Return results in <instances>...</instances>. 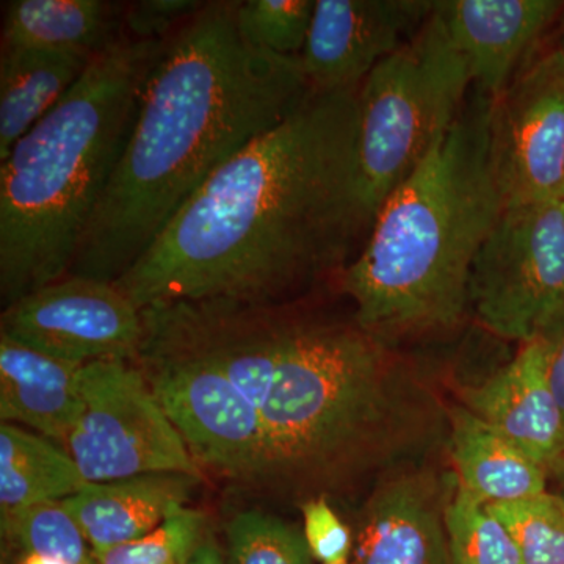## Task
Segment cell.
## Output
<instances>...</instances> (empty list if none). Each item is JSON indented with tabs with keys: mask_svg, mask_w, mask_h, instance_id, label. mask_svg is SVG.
Listing matches in <instances>:
<instances>
[{
	"mask_svg": "<svg viewBox=\"0 0 564 564\" xmlns=\"http://www.w3.org/2000/svg\"><path fill=\"white\" fill-rule=\"evenodd\" d=\"M333 564H352L351 562L333 563Z\"/></svg>",
	"mask_w": 564,
	"mask_h": 564,
	"instance_id": "cell-34",
	"label": "cell"
},
{
	"mask_svg": "<svg viewBox=\"0 0 564 564\" xmlns=\"http://www.w3.org/2000/svg\"><path fill=\"white\" fill-rule=\"evenodd\" d=\"M228 564H314L303 529L280 516L245 510L226 525Z\"/></svg>",
	"mask_w": 564,
	"mask_h": 564,
	"instance_id": "cell-23",
	"label": "cell"
},
{
	"mask_svg": "<svg viewBox=\"0 0 564 564\" xmlns=\"http://www.w3.org/2000/svg\"><path fill=\"white\" fill-rule=\"evenodd\" d=\"M448 433L458 484L481 502H516L547 492V469L462 403L448 408Z\"/></svg>",
	"mask_w": 564,
	"mask_h": 564,
	"instance_id": "cell-18",
	"label": "cell"
},
{
	"mask_svg": "<svg viewBox=\"0 0 564 564\" xmlns=\"http://www.w3.org/2000/svg\"><path fill=\"white\" fill-rule=\"evenodd\" d=\"M122 11L102 0H13L3 17L2 51L98 55L124 36Z\"/></svg>",
	"mask_w": 564,
	"mask_h": 564,
	"instance_id": "cell-19",
	"label": "cell"
},
{
	"mask_svg": "<svg viewBox=\"0 0 564 564\" xmlns=\"http://www.w3.org/2000/svg\"><path fill=\"white\" fill-rule=\"evenodd\" d=\"M492 99L477 88L414 173L386 199L340 289L366 332L397 340L454 329L469 311L475 256L505 209L492 161Z\"/></svg>",
	"mask_w": 564,
	"mask_h": 564,
	"instance_id": "cell-4",
	"label": "cell"
},
{
	"mask_svg": "<svg viewBox=\"0 0 564 564\" xmlns=\"http://www.w3.org/2000/svg\"><path fill=\"white\" fill-rule=\"evenodd\" d=\"M433 0H315L300 58L315 93L355 90L406 46L432 17Z\"/></svg>",
	"mask_w": 564,
	"mask_h": 564,
	"instance_id": "cell-12",
	"label": "cell"
},
{
	"mask_svg": "<svg viewBox=\"0 0 564 564\" xmlns=\"http://www.w3.org/2000/svg\"><path fill=\"white\" fill-rule=\"evenodd\" d=\"M315 0H247L239 3L237 24L251 46L300 57L310 35Z\"/></svg>",
	"mask_w": 564,
	"mask_h": 564,
	"instance_id": "cell-25",
	"label": "cell"
},
{
	"mask_svg": "<svg viewBox=\"0 0 564 564\" xmlns=\"http://www.w3.org/2000/svg\"><path fill=\"white\" fill-rule=\"evenodd\" d=\"M473 88L496 101L534 44L564 10L562 0H436Z\"/></svg>",
	"mask_w": 564,
	"mask_h": 564,
	"instance_id": "cell-14",
	"label": "cell"
},
{
	"mask_svg": "<svg viewBox=\"0 0 564 564\" xmlns=\"http://www.w3.org/2000/svg\"><path fill=\"white\" fill-rule=\"evenodd\" d=\"M170 325L231 381L262 441L263 499L347 497L415 464L448 410L395 345L313 306L185 302Z\"/></svg>",
	"mask_w": 564,
	"mask_h": 564,
	"instance_id": "cell-1",
	"label": "cell"
},
{
	"mask_svg": "<svg viewBox=\"0 0 564 564\" xmlns=\"http://www.w3.org/2000/svg\"><path fill=\"white\" fill-rule=\"evenodd\" d=\"M492 161L505 207L563 199L564 51L544 52L492 101Z\"/></svg>",
	"mask_w": 564,
	"mask_h": 564,
	"instance_id": "cell-10",
	"label": "cell"
},
{
	"mask_svg": "<svg viewBox=\"0 0 564 564\" xmlns=\"http://www.w3.org/2000/svg\"><path fill=\"white\" fill-rule=\"evenodd\" d=\"M558 47H560V50L564 51V28H563V31H562V36H560Z\"/></svg>",
	"mask_w": 564,
	"mask_h": 564,
	"instance_id": "cell-32",
	"label": "cell"
},
{
	"mask_svg": "<svg viewBox=\"0 0 564 564\" xmlns=\"http://www.w3.org/2000/svg\"><path fill=\"white\" fill-rule=\"evenodd\" d=\"M204 536L206 516L185 505L148 536L96 556L101 564H187Z\"/></svg>",
	"mask_w": 564,
	"mask_h": 564,
	"instance_id": "cell-26",
	"label": "cell"
},
{
	"mask_svg": "<svg viewBox=\"0 0 564 564\" xmlns=\"http://www.w3.org/2000/svg\"><path fill=\"white\" fill-rule=\"evenodd\" d=\"M84 366L0 334V419L65 447L82 411Z\"/></svg>",
	"mask_w": 564,
	"mask_h": 564,
	"instance_id": "cell-17",
	"label": "cell"
},
{
	"mask_svg": "<svg viewBox=\"0 0 564 564\" xmlns=\"http://www.w3.org/2000/svg\"><path fill=\"white\" fill-rule=\"evenodd\" d=\"M552 473L558 477V491L555 492V496L558 497V500L562 502L564 508V462L554 467Z\"/></svg>",
	"mask_w": 564,
	"mask_h": 564,
	"instance_id": "cell-31",
	"label": "cell"
},
{
	"mask_svg": "<svg viewBox=\"0 0 564 564\" xmlns=\"http://www.w3.org/2000/svg\"><path fill=\"white\" fill-rule=\"evenodd\" d=\"M486 507L510 533L522 564H564V508L555 494Z\"/></svg>",
	"mask_w": 564,
	"mask_h": 564,
	"instance_id": "cell-24",
	"label": "cell"
},
{
	"mask_svg": "<svg viewBox=\"0 0 564 564\" xmlns=\"http://www.w3.org/2000/svg\"><path fill=\"white\" fill-rule=\"evenodd\" d=\"M95 57L70 51H2L0 162L65 98Z\"/></svg>",
	"mask_w": 564,
	"mask_h": 564,
	"instance_id": "cell-20",
	"label": "cell"
},
{
	"mask_svg": "<svg viewBox=\"0 0 564 564\" xmlns=\"http://www.w3.org/2000/svg\"><path fill=\"white\" fill-rule=\"evenodd\" d=\"M0 334L74 364L132 361L143 315L115 282L68 276L3 307Z\"/></svg>",
	"mask_w": 564,
	"mask_h": 564,
	"instance_id": "cell-11",
	"label": "cell"
},
{
	"mask_svg": "<svg viewBox=\"0 0 564 564\" xmlns=\"http://www.w3.org/2000/svg\"><path fill=\"white\" fill-rule=\"evenodd\" d=\"M80 381V415L63 448L88 484L148 474L207 481L135 364H85Z\"/></svg>",
	"mask_w": 564,
	"mask_h": 564,
	"instance_id": "cell-9",
	"label": "cell"
},
{
	"mask_svg": "<svg viewBox=\"0 0 564 564\" xmlns=\"http://www.w3.org/2000/svg\"><path fill=\"white\" fill-rule=\"evenodd\" d=\"M469 310L486 332L522 345L564 322V199L505 207L475 256Z\"/></svg>",
	"mask_w": 564,
	"mask_h": 564,
	"instance_id": "cell-8",
	"label": "cell"
},
{
	"mask_svg": "<svg viewBox=\"0 0 564 564\" xmlns=\"http://www.w3.org/2000/svg\"><path fill=\"white\" fill-rule=\"evenodd\" d=\"M87 485L65 448L13 423L0 425V519L63 502Z\"/></svg>",
	"mask_w": 564,
	"mask_h": 564,
	"instance_id": "cell-21",
	"label": "cell"
},
{
	"mask_svg": "<svg viewBox=\"0 0 564 564\" xmlns=\"http://www.w3.org/2000/svg\"><path fill=\"white\" fill-rule=\"evenodd\" d=\"M544 347L549 388L564 421V322L541 339Z\"/></svg>",
	"mask_w": 564,
	"mask_h": 564,
	"instance_id": "cell-29",
	"label": "cell"
},
{
	"mask_svg": "<svg viewBox=\"0 0 564 564\" xmlns=\"http://www.w3.org/2000/svg\"><path fill=\"white\" fill-rule=\"evenodd\" d=\"M202 481L182 474H148L88 484L63 500L96 554L141 540L158 530Z\"/></svg>",
	"mask_w": 564,
	"mask_h": 564,
	"instance_id": "cell-16",
	"label": "cell"
},
{
	"mask_svg": "<svg viewBox=\"0 0 564 564\" xmlns=\"http://www.w3.org/2000/svg\"><path fill=\"white\" fill-rule=\"evenodd\" d=\"M239 3L206 2L166 40L68 274L117 281L212 174L310 98L302 58L243 39Z\"/></svg>",
	"mask_w": 564,
	"mask_h": 564,
	"instance_id": "cell-3",
	"label": "cell"
},
{
	"mask_svg": "<svg viewBox=\"0 0 564 564\" xmlns=\"http://www.w3.org/2000/svg\"><path fill=\"white\" fill-rule=\"evenodd\" d=\"M459 400L547 473L564 462V421L549 388L541 339L522 345L484 383L462 389Z\"/></svg>",
	"mask_w": 564,
	"mask_h": 564,
	"instance_id": "cell-15",
	"label": "cell"
},
{
	"mask_svg": "<svg viewBox=\"0 0 564 564\" xmlns=\"http://www.w3.org/2000/svg\"><path fill=\"white\" fill-rule=\"evenodd\" d=\"M358 90L311 93L288 120L237 152L117 288L141 311L292 302L339 278L372 228L356 154Z\"/></svg>",
	"mask_w": 564,
	"mask_h": 564,
	"instance_id": "cell-2",
	"label": "cell"
},
{
	"mask_svg": "<svg viewBox=\"0 0 564 564\" xmlns=\"http://www.w3.org/2000/svg\"><path fill=\"white\" fill-rule=\"evenodd\" d=\"M444 521L452 564H522L502 522L459 484L445 508Z\"/></svg>",
	"mask_w": 564,
	"mask_h": 564,
	"instance_id": "cell-22",
	"label": "cell"
},
{
	"mask_svg": "<svg viewBox=\"0 0 564 564\" xmlns=\"http://www.w3.org/2000/svg\"><path fill=\"white\" fill-rule=\"evenodd\" d=\"M470 90L467 63L436 7L415 39L362 82L356 154L372 223L386 199L452 128Z\"/></svg>",
	"mask_w": 564,
	"mask_h": 564,
	"instance_id": "cell-6",
	"label": "cell"
},
{
	"mask_svg": "<svg viewBox=\"0 0 564 564\" xmlns=\"http://www.w3.org/2000/svg\"><path fill=\"white\" fill-rule=\"evenodd\" d=\"M458 477L411 466L375 481L356 518L352 564H452L445 508Z\"/></svg>",
	"mask_w": 564,
	"mask_h": 564,
	"instance_id": "cell-13",
	"label": "cell"
},
{
	"mask_svg": "<svg viewBox=\"0 0 564 564\" xmlns=\"http://www.w3.org/2000/svg\"><path fill=\"white\" fill-rule=\"evenodd\" d=\"M166 40L115 41L0 162L3 307L68 276Z\"/></svg>",
	"mask_w": 564,
	"mask_h": 564,
	"instance_id": "cell-5",
	"label": "cell"
},
{
	"mask_svg": "<svg viewBox=\"0 0 564 564\" xmlns=\"http://www.w3.org/2000/svg\"><path fill=\"white\" fill-rule=\"evenodd\" d=\"M132 362L176 426L206 478L261 497V434L231 381L151 310Z\"/></svg>",
	"mask_w": 564,
	"mask_h": 564,
	"instance_id": "cell-7",
	"label": "cell"
},
{
	"mask_svg": "<svg viewBox=\"0 0 564 564\" xmlns=\"http://www.w3.org/2000/svg\"><path fill=\"white\" fill-rule=\"evenodd\" d=\"M198 0H140L122 11V31L133 40H166L203 9Z\"/></svg>",
	"mask_w": 564,
	"mask_h": 564,
	"instance_id": "cell-28",
	"label": "cell"
},
{
	"mask_svg": "<svg viewBox=\"0 0 564 564\" xmlns=\"http://www.w3.org/2000/svg\"><path fill=\"white\" fill-rule=\"evenodd\" d=\"M303 514V533L322 564L350 562L352 555V529L345 524L328 499L317 497L300 505Z\"/></svg>",
	"mask_w": 564,
	"mask_h": 564,
	"instance_id": "cell-27",
	"label": "cell"
},
{
	"mask_svg": "<svg viewBox=\"0 0 564 564\" xmlns=\"http://www.w3.org/2000/svg\"><path fill=\"white\" fill-rule=\"evenodd\" d=\"M563 199H564V169H563Z\"/></svg>",
	"mask_w": 564,
	"mask_h": 564,
	"instance_id": "cell-33",
	"label": "cell"
},
{
	"mask_svg": "<svg viewBox=\"0 0 564 564\" xmlns=\"http://www.w3.org/2000/svg\"><path fill=\"white\" fill-rule=\"evenodd\" d=\"M207 534V533H206ZM187 564H228L212 538L204 536Z\"/></svg>",
	"mask_w": 564,
	"mask_h": 564,
	"instance_id": "cell-30",
	"label": "cell"
}]
</instances>
